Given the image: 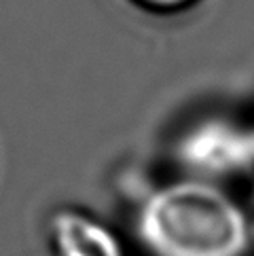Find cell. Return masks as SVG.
<instances>
[{"label":"cell","mask_w":254,"mask_h":256,"mask_svg":"<svg viewBox=\"0 0 254 256\" xmlns=\"http://www.w3.org/2000/svg\"><path fill=\"white\" fill-rule=\"evenodd\" d=\"M136 231L152 256H246L252 244L242 206L206 180H176L140 204Z\"/></svg>","instance_id":"obj_1"},{"label":"cell","mask_w":254,"mask_h":256,"mask_svg":"<svg viewBox=\"0 0 254 256\" xmlns=\"http://www.w3.org/2000/svg\"><path fill=\"white\" fill-rule=\"evenodd\" d=\"M140 2L148 4L152 8H159V11H174V8L186 6L190 0H140Z\"/></svg>","instance_id":"obj_3"},{"label":"cell","mask_w":254,"mask_h":256,"mask_svg":"<svg viewBox=\"0 0 254 256\" xmlns=\"http://www.w3.org/2000/svg\"><path fill=\"white\" fill-rule=\"evenodd\" d=\"M51 240L58 256H123L121 242L98 218L62 210L51 220Z\"/></svg>","instance_id":"obj_2"}]
</instances>
